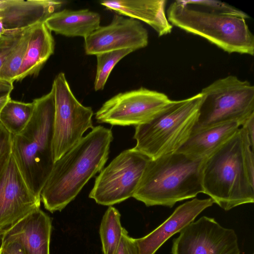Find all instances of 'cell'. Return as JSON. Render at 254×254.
I'll use <instances>...</instances> for the list:
<instances>
[{"mask_svg": "<svg viewBox=\"0 0 254 254\" xmlns=\"http://www.w3.org/2000/svg\"><path fill=\"white\" fill-rule=\"evenodd\" d=\"M241 127L236 122L200 129H193L177 150L194 160H204L230 139Z\"/></svg>", "mask_w": 254, "mask_h": 254, "instance_id": "18", "label": "cell"}, {"mask_svg": "<svg viewBox=\"0 0 254 254\" xmlns=\"http://www.w3.org/2000/svg\"><path fill=\"white\" fill-rule=\"evenodd\" d=\"M165 0H103L101 5L117 14L141 20L153 28L159 36L170 33L173 25L165 12Z\"/></svg>", "mask_w": 254, "mask_h": 254, "instance_id": "17", "label": "cell"}, {"mask_svg": "<svg viewBox=\"0 0 254 254\" xmlns=\"http://www.w3.org/2000/svg\"><path fill=\"white\" fill-rule=\"evenodd\" d=\"M100 14L88 9H64L52 14L44 23L57 34L85 38L100 26Z\"/></svg>", "mask_w": 254, "mask_h": 254, "instance_id": "19", "label": "cell"}, {"mask_svg": "<svg viewBox=\"0 0 254 254\" xmlns=\"http://www.w3.org/2000/svg\"><path fill=\"white\" fill-rule=\"evenodd\" d=\"M34 103H24L10 99L0 112V122L12 135L21 132L29 122Z\"/></svg>", "mask_w": 254, "mask_h": 254, "instance_id": "21", "label": "cell"}, {"mask_svg": "<svg viewBox=\"0 0 254 254\" xmlns=\"http://www.w3.org/2000/svg\"><path fill=\"white\" fill-rule=\"evenodd\" d=\"M167 15L172 25L202 37L226 52L254 55V37L244 18L197 9L183 0L172 3Z\"/></svg>", "mask_w": 254, "mask_h": 254, "instance_id": "6", "label": "cell"}, {"mask_svg": "<svg viewBox=\"0 0 254 254\" xmlns=\"http://www.w3.org/2000/svg\"><path fill=\"white\" fill-rule=\"evenodd\" d=\"M211 198H195L178 206L172 214L151 232L135 239L139 254H154L171 236L193 221L204 209L211 206Z\"/></svg>", "mask_w": 254, "mask_h": 254, "instance_id": "15", "label": "cell"}, {"mask_svg": "<svg viewBox=\"0 0 254 254\" xmlns=\"http://www.w3.org/2000/svg\"><path fill=\"white\" fill-rule=\"evenodd\" d=\"M52 88L55 96L52 148L55 162L76 144L86 131L94 127L93 111L75 98L64 72L56 76Z\"/></svg>", "mask_w": 254, "mask_h": 254, "instance_id": "8", "label": "cell"}, {"mask_svg": "<svg viewBox=\"0 0 254 254\" xmlns=\"http://www.w3.org/2000/svg\"><path fill=\"white\" fill-rule=\"evenodd\" d=\"M32 28L24 31L19 41L6 58L0 69V79L13 83L15 81L25 57Z\"/></svg>", "mask_w": 254, "mask_h": 254, "instance_id": "23", "label": "cell"}, {"mask_svg": "<svg viewBox=\"0 0 254 254\" xmlns=\"http://www.w3.org/2000/svg\"><path fill=\"white\" fill-rule=\"evenodd\" d=\"M202 187L225 211L254 203V147L243 127L205 160Z\"/></svg>", "mask_w": 254, "mask_h": 254, "instance_id": "1", "label": "cell"}, {"mask_svg": "<svg viewBox=\"0 0 254 254\" xmlns=\"http://www.w3.org/2000/svg\"><path fill=\"white\" fill-rule=\"evenodd\" d=\"M248 133L251 144L254 145V115L252 116L242 126Z\"/></svg>", "mask_w": 254, "mask_h": 254, "instance_id": "30", "label": "cell"}, {"mask_svg": "<svg viewBox=\"0 0 254 254\" xmlns=\"http://www.w3.org/2000/svg\"><path fill=\"white\" fill-rule=\"evenodd\" d=\"M149 159L134 147L123 151L100 171L89 197L110 206L132 197Z\"/></svg>", "mask_w": 254, "mask_h": 254, "instance_id": "9", "label": "cell"}, {"mask_svg": "<svg viewBox=\"0 0 254 254\" xmlns=\"http://www.w3.org/2000/svg\"><path fill=\"white\" fill-rule=\"evenodd\" d=\"M115 254H139L135 239L130 237L125 228Z\"/></svg>", "mask_w": 254, "mask_h": 254, "instance_id": "29", "label": "cell"}, {"mask_svg": "<svg viewBox=\"0 0 254 254\" xmlns=\"http://www.w3.org/2000/svg\"><path fill=\"white\" fill-rule=\"evenodd\" d=\"M121 214L116 208L110 206L103 216L99 234L104 254H115L120 244L124 228Z\"/></svg>", "mask_w": 254, "mask_h": 254, "instance_id": "22", "label": "cell"}, {"mask_svg": "<svg viewBox=\"0 0 254 254\" xmlns=\"http://www.w3.org/2000/svg\"><path fill=\"white\" fill-rule=\"evenodd\" d=\"M204 160L177 152L149 159L133 197L147 206L173 207L203 193Z\"/></svg>", "mask_w": 254, "mask_h": 254, "instance_id": "3", "label": "cell"}, {"mask_svg": "<svg viewBox=\"0 0 254 254\" xmlns=\"http://www.w3.org/2000/svg\"><path fill=\"white\" fill-rule=\"evenodd\" d=\"M0 254H25L20 240L16 237L2 236Z\"/></svg>", "mask_w": 254, "mask_h": 254, "instance_id": "28", "label": "cell"}, {"mask_svg": "<svg viewBox=\"0 0 254 254\" xmlns=\"http://www.w3.org/2000/svg\"><path fill=\"white\" fill-rule=\"evenodd\" d=\"M65 1L0 0V22L4 32L24 31L44 21Z\"/></svg>", "mask_w": 254, "mask_h": 254, "instance_id": "14", "label": "cell"}, {"mask_svg": "<svg viewBox=\"0 0 254 254\" xmlns=\"http://www.w3.org/2000/svg\"><path fill=\"white\" fill-rule=\"evenodd\" d=\"M32 116L23 130L12 135L11 154L31 190L40 197L54 166V90L33 101Z\"/></svg>", "mask_w": 254, "mask_h": 254, "instance_id": "4", "label": "cell"}, {"mask_svg": "<svg viewBox=\"0 0 254 254\" xmlns=\"http://www.w3.org/2000/svg\"><path fill=\"white\" fill-rule=\"evenodd\" d=\"M203 100L193 129L229 122L242 126L254 115V87L234 75L218 79L200 92Z\"/></svg>", "mask_w": 254, "mask_h": 254, "instance_id": "7", "label": "cell"}, {"mask_svg": "<svg viewBox=\"0 0 254 254\" xmlns=\"http://www.w3.org/2000/svg\"><path fill=\"white\" fill-rule=\"evenodd\" d=\"M172 101L164 93L141 87L106 101L95 113V119L112 126H136L149 122Z\"/></svg>", "mask_w": 254, "mask_h": 254, "instance_id": "10", "label": "cell"}, {"mask_svg": "<svg viewBox=\"0 0 254 254\" xmlns=\"http://www.w3.org/2000/svg\"><path fill=\"white\" fill-rule=\"evenodd\" d=\"M134 51L124 49L102 53L96 55L97 67L94 88L95 91L103 90L108 78L117 63Z\"/></svg>", "mask_w": 254, "mask_h": 254, "instance_id": "24", "label": "cell"}, {"mask_svg": "<svg viewBox=\"0 0 254 254\" xmlns=\"http://www.w3.org/2000/svg\"><path fill=\"white\" fill-rule=\"evenodd\" d=\"M51 230L50 217L39 208L20 220L2 236L17 237L25 254H50Z\"/></svg>", "mask_w": 254, "mask_h": 254, "instance_id": "16", "label": "cell"}, {"mask_svg": "<svg viewBox=\"0 0 254 254\" xmlns=\"http://www.w3.org/2000/svg\"><path fill=\"white\" fill-rule=\"evenodd\" d=\"M41 198L29 189L11 154L0 174V236L39 208Z\"/></svg>", "mask_w": 254, "mask_h": 254, "instance_id": "12", "label": "cell"}, {"mask_svg": "<svg viewBox=\"0 0 254 254\" xmlns=\"http://www.w3.org/2000/svg\"><path fill=\"white\" fill-rule=\"evenodd\" d=\"M203 97L200 92L173 100L149 122L135 126L134 148L152 159L177 152L196 123Z\"/></svg>", "mask_w": 254, "mask_h": 254, "instance_id": "5", "label": "cell"}, {"mask_svg": "<svg viewBox=\"0 0 254 254\" xmlns=\"http://www.w3.org/2000/svg\"><path fill=\"white\" fill-rule=\"evenodd\" d=\"M11 99L10 95H7L0 98V112L5 103Z\"/></svg>", "mask_w": 254, "mask_h": 254, "instance_id": "32", "label": "cell"}, {"mask_svg": "<svg viewBox=\"0 0 254 254\" xmlns=\"http://www.w3.org/2000/svg\"><path fill=\"white\" fill-rule=\"evenodd\" d=\"M55 42L51 31L44 23L32 28L20 69L15 78L19 81L29 76H37L44 64L53 54Z\"/></svg>", "mask_w": 254, "mask_h": 254, "instance_id": "20", "label": "cell"}, {"mask_svg": "<svg viewBox=\"0 0 254 254\" xmlns=\"http://www.w3.org/2000/svg\"><path fill=\"white\" fill-rule=\"evenodd\" d=\"M13 82L0 78V98L10 95L13 89Z\"/></svg>", "mask_w": 254, "mask_h": 254, "instance_id": "31", "label": "cell"}, {"mask_svg": "<svg viewBox=\"0 0 254 254\" xmlns=\"http://www.w3.org/2000/svg\"><path fill=\"white\" fill-rule=\"evenodd\" d=\"M185 3L190 5H197L207 9V11L215 13L229 15L244 18L249 16L244 11L230 4L220 1L212 0H183Z\"/></svg>", "mask_w": 254, "mask_h": 254, "instance_id": "25", "label": "cell"}, {"mask_svg": "<svg viewBox=\"0 0 254 254\" xmlns=\"http://www.w3.org/2000/svg\"><path fill=\"white\" fill-rule=\"evenodd\" d=\"M24 31L6 32L0 35V69L9 54L19 41Z\"/></svg>", "mask_w": 254, "mask_h": 254, "instance_id": "26", "label": "cell"}, {"mask_svg": "<svg viewBox=\"0 0 254 254\" xmlns=\"http://www.w3.org/2000/svg\"><path fill=\"white\" fill-rule=\"evenodd\" d=\"M172 254H240L233 229L220 225L213 218L203 216L192 221L174 239Z\"/></svg>", "mask_w": 254, "mask_h": 254, "instance_id": "11", "label": "cell"}, {"mask_svg": "<svg viewBox=\"0 0 254 254\" xmlns=\"http://www.w3.org/2000/svg\"><path fill=\"white\" fill-rule=\"evenodd\" d=\"M113 140L112 130L103 126L91 130L54 163L40 193L44 207L61 211L85 185L104 168Z\"/></svg>", "mask_w": 254, "mask_h": 254, "instance_id": "2", "label": "cell"}, {"mask_svg": "<svg viewBox=\"0 0 254 254\" xmlns=\"http://www.w3.org/2000/svg\"><path fill=\"white\" fill-rule=\"evenodd\" d=\"M12 140V135L0 122V174L11 157Z\"/></svg>", "mask_w": 254, "mask_h": 254, "instance_id": "27", "label": "cell"}, {"mask_svg": "<svg viewBox=\"0 0 254 254\" xmlns=\"http://www.w3.org/2000/svg\"><path fill=\"white\" fill-rule=\"evenodd\" d=\"M148 43L147 31L138 20L116 14L109 25L100 26L84 38V49L86 55H96L124 49L134 51Z\"/></svg>", "mask_w": 254, "mask_h": 254, "instance_id": "13", "label": "cell"}]
</instances>
